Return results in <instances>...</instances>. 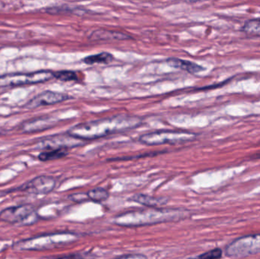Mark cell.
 Segmentation results:
<instances>
[{
	"instance_id": "cell-1",
	"label": "cell",
	"mask_w": 260,
	"mask_h": 259,
	"mask_svg": "<svg viewBox=\"0 0 260 259\" xmlns=\"http://www.w3.org/2000/svg\"><path fill=\"white\" fill-rule=\"evenodd\" d=\"M142 123V119L140 117L121 114L76 125L67 132L73 136L85 141L133 130L139 127Z\"/></svg>"
},
{
	"instance_id": "cell-2",
	"label": "cell",
	"mask_w": 260,
	"mask_h": 259,
	"mask_svg": "<svg viewBox=\"0 0 260 259\" xmlns=\"http://www.w3.org/2000/svg\"><path fill=\"white\" fill-rule=\"evenodd\" d=\"M183 216L179 210H139L117 216L114 224L122 227L145 226L179 220Z\"/></svg>"
},
{
	"instance_id": "cell-3",
	"label": "cell",
	"mask_w": 260,
	"mask_h": 259,
	"mask_svg": "<svg viewBox=\"0 0 260 259\" xmlns=\"http://www.w3.org/2000/svg\"><path fill=\"white\" fill-rule=\"evenodd\" d=\"M197 135L186 131H157L148 132L139 137V141L146 145L154 146L162 144H179L192 141Z\"/></svg>"
},
{
	"instance_id": "cell-4",
	"label": "cell",
	"mask_w": 260,
	"mask_h": 259,
	"mask_svg": "<svg viewBox=\"0 0 260 259\" xmlns=\"http://www.w3.org/2000/svg\"><path fill=\"white\" fill-rule=\"evenodd\" d=\"M74 234H55L46 236L34 237L29 240H23L17 243L16 247L18 250H43L50 248H56L58 246L70 243L75 240Z\"/></svg>"
},
{
	"instance_id": "cell-5",
	"label": "cell",
	"mask_w": 260,
	"mask_h": 259,
	"mask_svg": "<svg viewBox=\"0 0 260 259\" xmlns=\"http://www.w3.org/2000/svg\"><path fill=\"white\" fill-rule=\"evenodd\" d=\"M259 252L260 234L239 237L226 248V255L231 258H244Z\"/></svg>"
},
{
	"instance_id": "cell-6",
	"label": "cell",
	"mask_w": 260,
	"mask_h": 259,
	"mask_svg": "<svg viewBox=\"0 0 260 259\" xmlns=\"http://www.w3.org/2000/svg\"><path fill=\"white\" fill-rule=\"evenodd\" d=\"M38 218L35 207L28 204L9 207L0 212V221L12 225L22 224L23 225H28L36 222Z\"/></svg>"
},
{
	"instance_id": "cell-7",
	"label": "cell",
	"mask_w": 260,
	"mask_h": 259,
	"mask_svg": "<svg viewBox=\"0 0 260 259\" xmlns=\"http://www.w3.org/2000/svg\"><path fill=\"white\" fill-rule=\"evenodd\" d=\"M53 78H54V73L50 71H39L25 74L6 75L0 76V88L42 83Z\"/></svg>"
},
{
	"instance_id": "cell-8",
	"label": "cell",
	"mask_w": 260,
	"mask_h": 259,
	"mask_svg": "<svg viewBox=\"0 0 260 259\" xmlns=\"http://www.w3.org/2000/svg\"><path fill=\"white\" fill-rule=\"evenodd\" d=\"M56 184V179L53 176L41 175L27 181L12 192H23L32 195H47L54 190Z\"/></svg>"
},
{
	"instance_id": "cell-9",
	"label": "cell",
	"mask_w": 260,
	"mask_h": 259,
	"mask_svg": "<svg viewBox=\"0 0 260 259\" xmlns=\"http://www.w3.org/2000/svg\"><path fill=\"white\" fill-rule=\"evenodd\" d=\"M85 143V140L80 139L73 136L67 132L64 135H55L44 138L39 143L40 147L44 150H53V149H70L79 147Z\"/></svg>"
},
{
	"instance_id": "cell-10",
	"label": "cell",
	"mask_w": 260,
	"mask_h": 259,
	"mask_svg": "<svg viewBox=\"0 0 260 259\" xmlns=\"http://www.w3.org/2000/svg\"><path fill=\"white\" fill-rule=\"evenodd\" d=\"M70 98L67 94L62 93L53 92V91H44L41 94H38L36 97L29 100L25 105L24 108L27 109H35L40 106H49L54 105L56 103L65 101Z\"/></svg>"
},
{
	"instance_id": "cell-11",
	"label": "cell",
	"mask_w": 260,
	"mask_h": 259,
	"mask_svg": "<svg viewBox=\"0 0 260 259\" xmlns=\"http://www.w3.org/2000/svg\"><path fill=\"white\" fill-rule=\"evenodd\" d=\"M57 120L52 117H41L23 123L22 130L26 133L39 132L53 127Z\"/></svg>"
},
{
	"instance_id": "cell-12",
	"label": "cell",
	"mask_w": 260,
	"mask_h": 259,
	"mask_svg": "<svg viewBox=\"0 0 260 259\" xmlns=\"http://www.w3.org/2000/svg\"><path fill=\"white\" fill-rule=\"evenodd\" d=\"M130 200L145 206L149 207V208H157V207L162 206L168 203V199L166 198H155L152 197L148 195L138 193L131 197Z\"/></svg>"
},
{
	"instance_id": "cell-13",
	"label": "cell",
	"mask_w": 260,
	"mask_h": 259,
	"mask_svg": "<svg viewBox=\"0 0 260 259\" xmlns=\"http://www.w3.org/2000/svg\"><path fill=\"white\" fill-rule=\"evenodd\" d=\"M167 63L171 66L174 67V68H181V69L189 71L190 73L200 72V71L203 70V67L200 66L194 62L182 60L180 59H175V58L168 59Z\"/></svg>"
},
{
	"instance_id": "cell-14",
	"label": "cell",
	"mask_w": 260,
	"mask_h": 259,
	"mask_svg": "<svg viewBox=\"0 0 260 259\" xmlns=\"http://www.w3.org/2000/svg\"><path fill=\"white\" fill-rule=\"evenodd\" d=\"M68 149H53V150H47L45 152H41L38 155V159L43 162L47 161H55V160L60 159L68 155Z\"/></svg>"
},
{
	"instance_id": "cell-15",
	"label": "cell",
	"mask_w": 260,
	"mask_h": 259,
	"mask_svg": "<svg viewBox=\"0 0 260 259\" xmlns=\"http://www.w3.org/2000/svg\"><path fill=\"white\" fill-rule=\"evenodd\" d=\"M94 41L97 40H126L129 39V36L124 34V33H117V32H111L106 30V31H102V30H97L93 33L91 36Z\"/></svg>"
},
{
	"instance_id": "cell-16",
	"label": "cell",
	"mask_w": 260,
	"mask_h": 259,
	"mask_svg": "<svg viewBox=\"0 0 260 259\" xmlns=\"http://www.w3.org/2000/svg\"><path fill=\"white\" fill-rule=\"evenodd\" d=\"M87 194H88L89 201L94 202H105L110 196L109 193L102 187L93 189V190L87 192Z\"/></svg>"
},
{
	"instance_id": "cell-17",
	"label": "cell",
	"mask_w": 260,
	"mask_h": 259,
	"mask_svg": "<svg viewBox=\"0 0 260 259\" xmlns=\"http://www.w3.org/2000/svg\"><path fill=\"white\" fill-rule=\"evenodd\" d=\"M113 59H114L113 55L108 53H102L88 56V57L85 58L84 61L87 64L109 63L113 60Z\"/></svg>"
},
{
	"instance_id": "cell-18",
	"label": "cell",
	"mask_w": 260,
	"mask_h": 259,
	"mask_svg": "<svg viewBox=\"0 0 260 259\" xmlns=\"http://www.w3.org/2000/svg\"><path fill=\"white\" fill-rule=\"evenodd\" d=\"M54 78L63 82L77 80V76L74 71H61L54 73Z\"/></svg>"
},
{
	"instance_id": "cell-19",
	"label": "cell",
	"mask_w": 260,
	"mask_h": 259,
	"mask_svg": "<svg viewBox=\"0 0 260 259\" xmlns=\"http://www.w3.org/2000/svg\"><path fill=\"white\" fill-rule=\"evenodd\" d=\"M245 30L247 33L260 34V21H250L246 24Z\"/></svg>"
},
{
	"instance_id": "cell-20",
	"label": "cell",
	"mask_w": 260,
	"mask_h": 259,
	"mask_svg": "<svg viewBox=\"0 0 260 259\" xmlns=\"http://www.w3.org/2000/svg\"><path fill=\"white\" fill-rule=\"evenodd\" d=\"M222 256V250L221 249H212L206 253L199 255L198 258H219Z\"/></svg>"
},
{
	"instance_id": "cell-21",
	"label": "cell",
	"mask_w": 260,
	"mask_h": 259,
	"mask_svg": "<svg viewBox=\"0 0 260 259\" xmlns=\"http://www.w3.org/2000/svg\"><path fill=\"white\" fill-rule=\"evenodd\" d=\"M69 199L76 202V203H81V202H87L89 201L87 193H75V194L70 195L69 196Z\"/></svg>"
},
{
	"instance_id": "cell-22",
	"label": "cell",
	"mask_w": 260,
	"mask_h": 259,
	"mask_svg": "<svg viewBox=\"0 0 260 259\" xmlns=\"http://www.w3.org/2000/svg\"><path fill=\"white\" fill-rule=\"evenodd\" d=\"M123 258H145V255H141V254H133V255H126L121 256Z\"/></svg>"
},
{
	"instance_id": "cell-23",
	"label": "cell",
	"mask_w": 260,
	"mask_h": 259,
	"mask_svg": "<svg viewBox=\"0 0 260 259\" xmlns=\"http://www.w3.org/2000/svg\"><path fill=\"white\" fill-rule=\"evenodd\" d=\"M252 158H254V159H260V153L256 154V155H253Z\"/></svg>"
},
{
	"instance_id": "cell-24",
	"label": "cell",
	"mask_w": 260,
	"mask_h": 259,
	"mask_svg": "<svg viewBox=\"0 0 260 259\" xmlns=\"http://www.w3.org/2000/svg\"><path fill=\"white\" fill-rule=\"evenodd\" d=\"M189 1H190V2H191V1L195 2V1H196V0H189Z\"/></svg>"
}]
</instances>
